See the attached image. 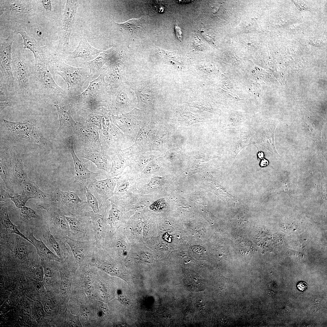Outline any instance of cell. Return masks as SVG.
<instances>
[{"label":"cell","instance_id":"cell-40","mask_svg":"<svg viewBox=\"0 0 327 327\" xmlns=\"http://www.w3.org/2000/svg\"><path fill=\"white\" fill-rule=\"evenodd\" d=\"M43 237L48 243L54 250L56 255L61 259H62L63 257L62 249L60 247L55 238L49 230L43 234Z\"/></svg>","mask_w":327,"mask_h":327},{"label":"cell","instance_id":"cell-14","mask_svg":"<svg viewBox=\"0 0 327 327\" xmlns=\"http://www.w3.org/2000/svg\"><path fill=\"white\" fill-rule=\"evenodd\" d=\"M17 32L22 38L24 48L29 49L34 54L35 71L48 66L50 61L46 47L41 46L37 40L29 36L23 29H18Z\"/></svg>","mask_w":327,"mask_h":327},{"label":"cell","instance_id":"cell-12","mask_svg":"<svg viewBox=\"0 0 327 327\" xmlns=\"http://www.w3.org/2000/svg\"><path fill=\"white\" fill-rule=\"evenodd\" d=\"M99 206L100 212L94 213L93 211L88 210V214L93 224L96 247L104 249L105 239L106 237L107 228V214L108 209L111 205L110 202Z\"/></svg>","mask_w":327,"mask_h":327},{"label":"cell","instance_id":"cell-58","mask_svg":"<svg viewBox=\"0 0 327 327\" xmlns=\"http://www.w3.org/2000/svg\"><path fill=\"white\" fill-rule=\"evenodd\" d=\"M42 286V285L41 283L40 282L36 284V287L38 290H39L41 288Z\"/></svg>","mask_w":327,"mask_h":327},{"label":"cell","instance_id":"cell-21","mask_svg":"<svg viewBox=\"0 0 327 327\" xmlns=\"http://www.w3.org/2000/svg\"><path fill=\"white\" fill-rule=\"evenodd\" d=\"M34 72L35 77L43 90L52 95L65 94L64 90L55 82L48 66Z\"/></svg>","mask_w":327,"mask_h":327},{"label":"cell","instance_id":"cell-10","mask_svg":"<svg viewBox=\"0 0 327 327\" xmlns=\"http://www.w3.org/2000/svg\"><path fill=\"white\" fill-rule=\"evenodd\" d=\"M65 142L74 161L75 168L74 182L82 183L84 187H88L101 173L90 170L78 159L74 150L72 136L65 138Z\"/></svg>","mask_w":327,"mask_h":327},{"label":"cell","instance_id":"cell-35","mask_svg":"<svg viewBox=\"0 0 327 327\" xmlns=\"http://www.w3.org/2000/svg\"><path fill=\"white\" fill-rule=\"evenodd\" d=\"M111 207L108 213L107 218V223L111 227L117 226L123 220L124 211L117 205L111 202Z\"/></svg>","mask_w":327,"mask_h":327},{"label":"cell","instance_id":"cell-42","mask_svg":"<svg viewBox=\"0 0 327 327\" xmlns=\"http://www.w3.org/2000/svg\"><path fill=\"white\" fill-rule=\"evenodd\" d=\"M85 188L86 190L87 203L94 213H99L100 212V209L97 199L88 187H85Z\"/></svg>","mask_w":327,"mask_h":327},{"label":"cell","instance_id":"cell-16","mask_svg":"<svg viewBox=\"0 0 327 327\" xmlns=\"http://www.w3.org/2000/svg\"><path fill=\"white\" fill-rule=\"evenodd\" d=\"M137 152V148L133 144L124 150L110 154L111 166L107 173V177H115L121 175L129 167L131 158Z\"/></svg>","mask_w":327,"mask_h":327},{"label":"cell","instance_id":"cell-60","mask_svg":"<svg viewBox=\"0 0 327 327\" xmlns=\"http://www.w3.org/2000/svg\"><path fill=\"white\" fill-rule=\"evenodd\" d=\"M258 157L261 159L263 158L264 157V154L262 152H259L258 153Z\"/></svg>","mask_w":327,"mask_h":327},{"label":"cell","instance_id":"cell-39","mask_svg":"<svg viewBox=\"0 0 327 327\" xmlns=\"http://www.w3.org/2000/svg\"><path fill=\"white\" fill-rule=\"evenodd\" d=\"M250 137L244 134L236 137L231 146L232 150L236 156L239 152L249 143Z\"/></svg>","mask_w":327,"mask_h":327},{"label":"cell","instance_id":"cell-15","mask_svg":"<svg viewBox=\"0 0 327 327\" xmlns=\"http://www.w3.org/2000/svg\"><path fill=\"white\" fill-rule=\"evenodd\" d=\"M63 240L69 246L75 260L80 263L89 264L96 247L94 241L76 240L68 236Z\"/></svg>","mask_w":327,"mask_h":327},{"label":"cell","instance_id":"cell-27","mask_svg":"<svg viewBox=\"0 0 327 327\" xmlns=\"http://www.w3.org/2000/svg\"><path fill=\"white\" fill-rule=\"evenodd\" d=\"M105 75L101 74L97 78L90 82L87 88L81 94L72 97L73 101H79L100 96L105 86Z\"/></svg>","mask_w":327,"mask_h":327},{"label":"cell","instance_id":"cell-34","mask_svg":"<svg viewBox=\"0 0 327 327\" xmlns=\"http://www.w3.org/2000/svg\"><path fill=\"white\" fill-rule=\"evenodd\" d=\"M144 23V19L141 18L130 19L123 23H115V24L121 29L124 30L131 35L135 36L137 35L143 30Z\"/></svg>","mask_w":327,"mask_h":327},{"label":"cell","instance_id":"cell-44","mask_svg":"<svg viewBox=\"0 0 327 327\" xmlns=\"http://www.w3.org/2000/svg\"><path fill=\"white\" fill-rule=\"evenodd\" d=\"M21 219L22 221L37 218L38 215L30 207L24 206L21 208Z\"/></svg>","mask_w":327,"mask_h":327},{"label":"cell","instance_id":"cell-24","mask_svg":"<svg viewBox=\"0 0 327 327\" xmlns=\"http://www.w3.org/2000/svg\"><path fill=\"white\" fill-rule=\"evenodd\" d=\"M159 154V153L155 151L137 154L131 158L128 167L129 170L139 178L140 175L148 164L156 158Z\"/></svg>","mask_w":327,"mask_h":327},{"label":"cell","instance_id":"cell-46","mask_svg":"<svg viewBox=\"0 0 327 327\" xmlns=\"http://www.w3.org/2000/svg\"><path fill=\"white\" fill-rule=\"evenodd\" d=\"M175 31L176 36L178 39L180 41L183 40V33L180 26L177 21H176L174 25Z\"/></svg>","mask_w":327,"mask_h":327},{"label":"cell","instance_id":"cell-9","mask_svg":"<svg viewBox=\"0 0 327 327\" xmlns=\"http://www.w3.org/2000/svg\"><path fill=\"white\" fill-rule=\"evenodd\" d=\"M156 195L144 194L129 191L121 195H114L109 200L121 207L124 211L146 209L156 200Z\"/></svg>","mask_w":327,"mask_h":327},{"label":"cell","instance_id":"cell-54","mask_svg":"<svg viewBox=\"0 0 327 327\" xmlns=\"http://www.w3.org/2000/svg\"><path fill=\"white\" fill-rule=\"evenodd\" d=\"M37 316L39 319H42L44 316V312L41 307H38L36 310Z\"/></svg>","mask_w":327,"mask_h":327},{"label":"cell","instance_id":"cell-53","mask_svg":"<svg viewBox=\"0 0 327 327\" xmlns=\"http://www.w3.org/2000/svg\"><path fill=\"white\" fill-rule=\"evenodd\" d=\"M308 285L305 282H300L297 284V288L300 291H303L308 287Z\"/></svg>","mask_w":327,"mask_h":327},{"label":"cell","instance_id":"cell-43","mask_svg":"<svg viewBox=\"0 0 327 327\" xmlns=\"http://www.w3.org/2000/svg\"><path fill=\"white\" fill-rule=\"evenodd\" d=\"M8 198L13 202L17 207L20 208L25 206L27 202L30 199L23 192L21 195L15 194L13 196H11L9 194Z\"/></svg>","mask_w":327,"mask_h":327},{"label":"cell","instance_id":"cell-49","mask_svg":"<svg viewBox=\"0 0 327 327\" xmlns=\"http://www.w3.org/2000/svg\"><path fill=\"white\" fill-rule=\"evenodd\" d=\"M193 38V44L194 48L196 49H201L202 41L197 35L194 36Z\"/></svg>","mask_w":327,"mask_h":327},{"label":"cell","instance_id":"cell-23","mask_svg":"<svg viewBox=\"0 0 327 327\" xmlns=\"http://www.w3.org/2000/svg\"><path fill=\"white\" fill-rule=\"evenodd\" d=\"M54 106L57 111L59 122L58 133L64 135L65 138L71 136V135L75 129L76 123L69 111L61 102H56Z\"/></svg>","mask_w":327,"mask_h":327},{"label":"cell","instance_id":"cell-28","mask_svg":"<svg viewBox=\"0 0 327 327\" xmlns=\"http://www.w3.org/2000/svg\"><path fill=\"white\" fill-rule=\"evenodd\" d=\"M0 162L1 178L8 190L15 194L14 186L15 184L12 172L11 157L1 155Z\"/></svg>","mask_w":327,"mask_h":327},{"label":"cell","instance_id":"cell-20","mask_svg":"<svg viewBox=\"0 0 327 327\" xmlns=\"http://www.w3.org/2000/svg\"><path fill=\"white\" fill-rule=\"evenodd\" d=\"M12 67L13 74L17 79L21 90L26 91L29 85L31 74L23 58L18 53L12 56Z\"/></svg>","mask_w":327,"mask_h":327},{"label":"cell","instance_id":"cell-18","mask_svg":"<svg viewBox=\"0 0 327 327\" xmlns=\"http://www.w3.org/2000/svg\"><path fill=\"white\" fill-rule=\"evenodd\" d=\"M116 185V177H107L101 180L96 179L88 188L96 197L100 206L104 204L114 195Z\"/></svg>","mask_w":327,"mask_h":327},{"label":"cell","instance_id":"cell-30","mask_svg":"<svg viewBox=\"0 0 327 327\" xmlns=\"http://www.w3.org/2000/svg\"><path fill=\"white\" fill-rule=\"evenodd\" d=\"M103 51L96 49L92 46L84 37L80 39L79 44L77 48L69 54L72 58H80L86 59L92 55L100 53Z\"/></svg>","mask_w":327,"mask_h":327},{"label":"cell","instance_id":"cell-32","mask_svg":"<svg viewBox=\"0 0 327 327\" xmlns=\"http://www.w3.org/2000/svg\"><path fill=\"white\" fill-rule=\"evenodd\" d=\"M112 49L103 51L94 59L86 61L85 64L89 69V78H92L96 75L101 68L110 58Z\"/></svg>","mask_w":327,"mask_h":327},{"label":"cell","instance_id":"cell-33","mask_svg":"<svg viewBox=\"0 0 327 327\" xmlns=\"http://www.w3.org/2000/svg\"><path fill=\"white\" fill-rule=\"evenodd\" d=\"M167 130L164 125H158L155 138L152 145V151H164L167 149L168 144Z\"/></svg>","mask_w":327,"mask_h":327},{"label":"cell","instance_id":"cell-22","mask_svg":"<svg viewBox=\"0 0 327 327\" xmlns=\"http://www.w3.org/2000/svg\"><path fill=\"white\" fill-rule=\"evenodd\" d=\"M78 154L79 157L93 162L98 169L104 170L107 173L110 172L111 166V160L107 153L95 149L83 148L79 152Z\"/></svg>","mask_w":327,"mask_h":327},{"label":"cell","instance_id":"cell-6","mask_svg":"<svg viewBox=\"0 0 327 327\" xmlns=\"http://www.w3.org/2000/svg\"><path fill=\"white\" fill-rule=\"evenodd\" d=\"M14 33H10L6 38L0 41V70L3 82L1 85L10 91L13 87L14 78L12 67V47Z\"/></svg>","mask_w":327,"mask_h":327},{"label":"cell","instance_id":"cell-38","mask_svg":"<svg viewBox=\"0 0 327 327\" xmlns=\"http://www.w3.org/2000/svg\"><path fill=\"white\" fill-rule=\"evenodd\" d=\"M183 281L185 287L191 291H201L203 286L202 279L196 275L186 276Z\"/></svg>","mask_w":327,"mask_h":327},{"label":"cell","instance_id":"cell-11","mask_svg":"<svg viewBox=\"0 0 327 327\" xmlns=\"http://www.w3.org/2000/svg\"><path fill=\"white\" fill-rule=\"evenodd\" d=\"M99 129L96 125L87 122L76 123L74 132L77 133L78 142L83 148L101 149Z\"/></svg>","mask_w":327,"mask_h":327},{"label":"cell","instance_id":"cell-51","mask_svg":"<svg viewBox=\"0 0 327 327\" xmlns=\"http://www.w3.org/2000/svg\"><path fill=\"white\" fill-rule=\"evenodd\" d=\"M12 105V103L8 101H0V113L5 108Z\"/></svg>","mask_w":327,"mask_h":327},{"label":"cell","instance_id":"cell-50","mask_svg":"<svg viewBox=\"0 0 327 327\" xmlns=\"http://www.w3.org/2000/svg\"><path fill=\"white\" fill-rule=\"evenodd\" d=\"M118 299L121 303L127 306H131V303L130 301L124 296L120 295L118 297Z\"/></svg>","mask_w":327,"mask_h":327},{"label":"cell","instance_id":"cell-47","mask_svg":"<svg viewBox=\"0 0 327 327\" xmlns=\"http://www.w3.org/2000/svg\"><path fill=\"white\" fill-rule=\"evenodd\" d=\"M43 7L47 12H50L52 9V1L50 0L41 1Z\"/></svg>","mask_w":327,"mask_h":327},{"label":"cell","instance_id":"cell-25","mask_svg":"<svg viewBox=\"0 0 327 327\" xmlns=\"http://www.w3.org/2000/svg\"><path fill=\"white\" fill-rule=\"evenodd\" d=\"M120 175L116 177V185L114 195H121L133 189L138 177L129 171L128 167Z\"/></svg>","mask_w":327,"mask_h":327},{"label":"cell","instance_id":"cell-8","mask_svg":"<svg viewBox=\"0 0 327 327\" xmlns=\"http://www.w3.org/2000/svg\"><path fill=\"white\" fill-rule=\"evenodd\" d=\"M88 211L80 216H66L70 230L69 237L78 241H95L93 224Z\"/></svg>","mask_w":327,"mask_h":327},{"label":"cell","instance_id":"cell-19","mask_svg":"<svg viewBox=\"0 0 327 327\" xmlns=\"http://www.w3.org/2000/svg\"><path fill=\"white\" fill-rule=\"evenodd\" d=\"M158 124L156 120L152 119L150 121L140 130L134 143L140 152L152 151L151 147Z\"/></svg>","mask_w":327,"mask_h":327},{"label":"cell","instance_id":"cell-36","mask_svg":"<svg viewBox=\"0 0 327 327\" xmlns=\"http://www.w3.org/2000/svg\"><path fill=\"white\" fill-rule=\"evenodd\" d=\"M2 220L5 229L7 232L9 233L16 234L32 243L31 242L28 237L22 234L18 230V227L11 222L7 212L4 211L2 213Z\"/></svg>","mask_w":327,"mask_h":327},{"label":"cell","instance_id":"cell-37","mask_svg":"<svg viewBox=\"0 0 327 327\" xmlns=\"http://www.w3.org/2000/svg\"><path fill=\"white\" fill-rule=\"evenodd\" d=\"M162 168V166L158 160L155 159L147 165L140 175L139 178H149L155 176L156 173L159 172Z\"/></svg>","mask_w":327,"mask_h":327},{"label":"cell","instance_id":"cell-31","mask_svg":"<svg viewBox=\"0 0 327 327\" xmlns=\"http://www.w3.org/2000/svg\"><path fill=\"white\" fill-rule=\"evenodd\" d=\"M28 236V238L35 248L37 254L41 258L44 259H51L60 261L61 259L52 252L41 239L39 240L36 239L32 233H29Z\"/></svg>","mask_w":327,"mask_h":327},{"label":"cell","instance_id":"cell-17","mask_svg":"<svg viewBox=\"0 0 327 327\" xmlns=\"http://www.w3.org/2000/svg\"><path fill=\"white\" fill-rule=\"evenodd\" d=\"M37 206L47 211L52 222L60 232L62 240L68 236L70 230L68 223L65 214L60 208L49 201L39 202Z\"/></svg>","mask_w":327,"mask_h":327},{"label":"cell","instance_id":"cell-48","mask_svg":"<svg viewBox=\"0 0 327 327\" xmlns=\"http://www.w3.org/2000/svg\"><path fill=\"white\" fill-rule=\"evenodd\" d=\"M9 193L4 189L2 186H0V202H6L8 199Z\"/></svg>","mask_w":327,"mask_h":327},{"label":"cell","instance_id":"cell-26","mask_svg":"<svg viewBox=\"0 0 327 327\" xmlns=\"http://www.w3.org/2000/svg\"><path fill=\"white\" fill-rule=\"evenodd\" d=\"M11 158L12 170L15 183L20 185L28 178L20 154L15 146L13 147Z\"/></svg>","mask_w":327,"mask_h":327},{"label":"cell","instance_id":"cell-3","mask_svg":"<svg viewBox=\"0 0 327 327\" xmlns=\"http://www.w3.org/2000/svg\"><path fill=\"white\" fill-rule=\"evenodd\" d=\"M51 62L53 73L59 75L64 80L68 85L69 93L71 96H75L89 78V74L84 68L70 66L59 58H54Z\"/></svg>","mask_w":327,"mask_h":327},{"label":"cell","instance_id":"cell-41","mask_svg":"<svg viewBox=\"0 0 327 327\" xmlns=\"http://www.w3.org/2000/svg\"><path fill=\"white\" fill-rule=\"evenodd\" d=\"M14 253L16 258L19 260H22L28 253V249L25 244L18 236L15 238Z\"/></svg>","mask_w":327,"mask_h":327},{"label":"cell","instance_id":"cell-2","mask_svg":"<svg viewBox=\"0 0 327 327\" xmlns=\"http://www.w3.org/2000/svg\"><path fill=\"white\" fill-rule=\"evenodd\" d=\"M3 122L8 132L14 139L34 143L47 149L50 147V143L42 135L37 123L13 122L5 119Z\"/></svg>","mask_w":327,"mask_h":327},{"label":"cell","instance_id":"cell-7","mask_svg":"<svg viewBox=\"0 0 327 327\" xmlns=\"http://www.w3.org/2000/svg\"><path fill=\"white\" fill-rule=\"evenodd\" d=\"M79 0H67L62 20V28L57 51L65 52L70 48V37L78 7Z\"/></svg>","mask_w":327,"mask_h":327},{"label":"cell","instance_id":"cell-55","mask_svg":"<svg viewBox=\"0 0 327 327\" xmlns=\"http://www.w3.org/2000/svg\"><path fill=\"white\" fill-rule=\"evenodd\" d=\"M44 273L45 277L51 278L52 272L50 268L45 266L44 268Z\"/></svg>","mask_w":327,"mask_h":327},{"label":"cell","instance_id":"cell-1","mask_svg":"<svg viewBox=\"0 0 327 327\" xmlns=\"http://www.w3.org/2000/svg\"><path fill=\"white\" fill-rule=\"evenodd\" d=\"M106 111L103 114L99 128L100 140L101 150L109 155L127 148L134 142L125 136L114 124L111 116Z\"/></svg>","mask_w":327,"mask_h":327},{"label":"cell","instance_id":"cell-4","mask_svg":"<svg viewBox=\"0 0 327 327\" xmlns=\"http://www.w3.org/2000/svg\"><path fill=\"white\" fill-rule=\"evenodd\" d=\"M111 117L114 124L125 136L134 142L140 129L151 119L150 112L138 109L126 114H112Z\"/></svg>","mask_w":327,"mask_h":327},{"label":"cell","instance_id":"cell-57","mask_svg":"<svg viewBox=\"0 0 327 327\" xmlns=\"http://www.w3.org/2000/svg\"><path fill=\"white\" fill-rule=\"evenodd\" d=\"M268 161L265 159H263L261 161L260 166L261 167H265L268 165Z\"/></svg>","mask_w":327,"mask_h":327},{"label":"cell","instance_id":"cell-45","mask_svg":"<svg viewBox=\"0 0 327 327\" xmlns=\"http://www.w3.org/2000/svg\"><path fill=\"white\" fill-rule=\"evenodd\" d=\"M33 272L35 279L39 282H41L43 280L44 271L41 266H35L33 268Z\"/></svg>","mask_w":327,"mask_h":327},{"label":"cell","instance_id":"cell-52","mask_svg":"<svg viewBox=\"0 0 327 327\" xmlns=\"http://www.w3.org/2000/svg\"><path fill=\"white\" fill-rule=\"evenodd\" d=\"M44 309L47 313L50 314L52 310V307L49 301H47L45 302L44 306Z\"/></svg>","mask_w":327,"mask_h":327},{"label":"cell","instance_id":"cell-13","mask_svg":"<svg viewBox=\"0 0 327 327\" xmlns=\"http://www.w3.org/2000/svg\"><path fill=\"white\" fill-rule=\"evenodd\" d=\"M0 17L22 18L33 15L35 10L29 1L0 0Z\"/></svg>","mask_w":327,"mask_h":327},{"label":"cell","instance_id":"cell-59","mask_svg":"<svg viewBox=\"0 0 327 327\" xmlns=\"http://www.w3.org/2000/svg\"><path fill=\"white\" fill-rule=\"evenodd\" d=\"M50 278L49 277H48L45 276L44 278L45 282V283L47 284H48L50 283Z\"/></svg>","mask_w":327,"mask_h":327},{"label":"cell","instance_id":"cell-29","mask_svg":"<svg viewBox=\"0 0 327 327\" xmlns=\"http://www.w3.org/2000/svg\"><path fill=\"white\" fill-rule=\"evenodd\" d=\"M23 192L29 198L37 200L39 202H45L49 200L50 194L41 191L37 185L28 178L20 185Z\"/></svg>","mask_w":327,"mask_h":327},{"label":"cell","instance_id":"cell-5","mask_svg":"<svg viewBox=\"0 0 327 327\" xmlns=\"http://www.w3.org/2000/svg\"><path fill=\"white\" fill-rule=\"evenodd\" d=\"M48 201L60 208L65 215L70 216L84 214L89 210L85 206L87 202L81 200L75 193L63 191L59 188L50 194Z\"/></svg>","mask_w":327,"mask_h":327},{"label":"cell","instance_id":"cell-56","mask_svg":"<svg viewBox=\"0 0 327 327\" xmlns=\"http://www.w3.org/2000/svg\"><path fill=\"white\" fill-rule=\"evenodd\" d=\"M62 283L63 286L64 288L67 287L68 285V282L66 279L64 278L62 279Z\"/></svg>","mask_w":327,"mask_h":327}]
</instances>
